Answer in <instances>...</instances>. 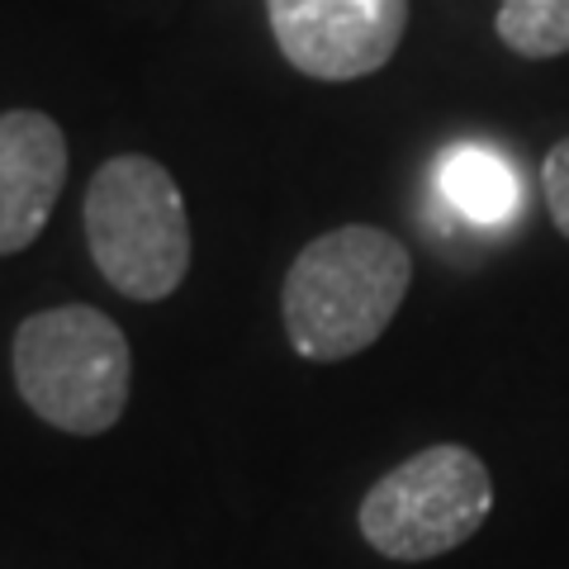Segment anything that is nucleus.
<instances>
[{
    "label": "nucleus",
    "instance_id": "1",
    "mask_svg": "<svg viewBox=\"0 0 569 569\" xmlns=\"http://www.w3.org/2000/svg\"><path fill=\"white\" fill-rule=\"evenodd\" d=\"M413 284L408 247L376 223H342L290 261L284 337L305 361H347L376 347Z\"/></svg>",
    "mask_w": 569,
    "mask_h": 569
},
{
    "label": "nucleus",
    "instance_id": "2",
    "mask_svg": "<svg viewBox=\"0 0 569 569\" xmlns=\"http://www.w3.org/2000/svg\"><path fill=\"white\" fill-rule=\"evenodd\" d=\"M14 389L48 427L100 437L123 418L133 389L129 337L91 305L39 309L14 328Z\"/></svg>",
    "mask_w": 569,
    "mask_h": 569
},
{
    "label": "nucleus",
    "instance_id": "3",
    "mask_svg": "<svg viewBox=\"0 0 569 569\" xmlns=\"http://www.w3.org/2000/svg\"><path fill=\"white\" fill-rule=\"evenodd\" d=\"M86 247L123 299H171L190 276V219L176 176L142 152L110 157L86 186Z\"/></svg>",
    "mask_w": 569,
    "mask_h": 569
},
{
    "label": "nucleus",
    "instance_id": "4",
    "mask_svg": "<svg viewBox=\"0 0 569 569\" xmlns=\"http://www.w3.org/2000/svg\"><path fill=\"white\" fill-rule=\"evenodd\" d=\"M493 512V475L470 447L437 441L399 460L361 498V537L385 560L422 565L466 546Z\"/></svg>",
    "mask_w": 569,
    "mask_h": 569
},
{
    "label": "nucleus",
    "instance_id": "5",
    "mask_svg": "<svg viewBox=\"0 0 569 569\" xmlns=\"http://www.w3.org/2000/svg\"><path fill=\"white\" fill-rule=\"evenodd\" d=\"M276 48L313 81H361L395 58L408 0H266Z\"/></svg>",
    "mask_w": 569,
    "mask_h": 569
},
{
    "label": "nucleus",
    "instance_id": "6",
    "mask_svg": "<svg viewBox=\"0 0 569 569\" xmlns=\"http://www.w3.org/2000/svg\"><path fill=\"white\" fill-rule=\"evenodd\" d=\"M67 186V138L43 110L0 114V257L39 242Z\"/></svg>",
    "mask_w": 569,
    "mask_h": 569
},
{
    "label": "nucleus",
    "instance_id": "7",
    "mask_svg": "<svg viewBox=\"0 0 569 569\" xmlns=\"http://www.w3.org/2000/svg\"><path fill=\"white\" fill-rule=\"evenodd\" d=\"M437 190L466 223L503 228L522 209V176L503 152L485 142H460L437 162Z\"/></svg>",
    "mask_w": 569,
    "mask_h": 569
},
{
    "label": "nucleus",
    "instance_id": "8",
    "mask_svg": "<svg viewBox=\"0 0 569 569\" xmlns=\"http://www.w3.org/2000/svg\"><path fill=\"white\" fill-rule=\"evenodd\" d=\"M498 39L527 62L569 52V0H498Z\"/></svg>",
    "mask_w": 569,
    "mask_h": 569
},
{
    "label": "nucleus",
    "instance_id": "9",
    "mask_svg": "<svg viewBox=\"0 0 569 569\" xmlns=\"http://www.w3.org/2000/svg\"><path fill=\"white\" fill-rule=\"evenodd\" d=\"M541 190H546V209H550V223L569 238V138H560L556 148L546 152L541 162Z\"/></svg>",
    "mask_w": 569,
    "mask_h": 569
}]
</instances>
